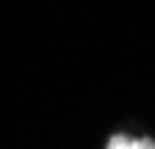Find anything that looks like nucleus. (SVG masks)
<instances>
[{
	"label": "nucleus",
	"mask_w": 155,
	"mask_h": 149,
	"mask_svg": "<svg viewBox=\"0 0 155 149\" xmlns=\"http://www.w3.org/2000/svg\"><path fill=\"white\" fill-rule=\"evenodd\" d=\"M104 149H155V140L152 137H128V134L116 131L107 137Z\"/></svg>",
	"instance_id": "obj_1"
}]
</instances>
